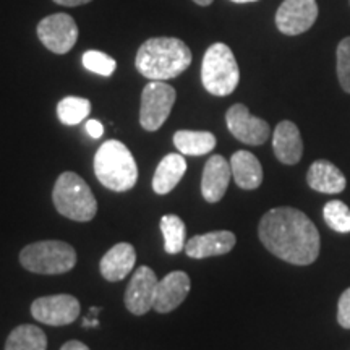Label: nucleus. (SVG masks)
I'll return each instance as SVG.
<instances>
[{"instance_id":"cd10ccee","label":"nucleus","mask_w":350,"mask_h":350,"mask_svg":"<svg viewBox=\"0 0 350 350\" xmlns=\"http://www.w3.org/2000/svg\"><path fill=\"white\" fill-rule=\"evenodd\" d=\"M338 323L345 329H350V287L340 295L338 305Z\"/></svg>"},{"instance_id":"72a5a7b5","label":"nucleus","mask_w":350,"mask_h":350,"mask_svg":"<svg viewBox=\"0 0 350 350\" xmlns=\"http://www.w3.org/2000/svg\"><path fill=\"white\" fill-rule=\"evenodd\" d=\"M235 3H248V2H256V0H232Z\"/></svg>"},{"instance_id":"b1692460","label":"nucleus","mask_w":350,"mask_h":350,"mask_svg":"<svg viewBox=\"0 0 350 350\" xmlns=\"http://www.w3.org/2000/svg\"><path fill=\"white\" fill-rule=\"evenodd\" d=\"M91 103L78 96H67L57 104V116L64 125H78L90 116Z\"/></svg>"},{"instance_id":"f03ea898","label":"nucleus","mask_w":350,"mask_h":350,"mask_svg":"<svg viewBox=\"0 0 350 350\" xmlns=\"http://www.w3.org/2000/svg\"><path fill=\"white\" fill-rule=\"evenodd\" d=\"M135 64L148 80L165 81L177 78L190 67L191 52L182 39L151 38L139 46Z\"/></svg>"},{"instance_id":"412c9836","label":"nucleus","mask_w":350,"mask_h":350,"mask_svg":"<svg viewBox=\"0 0 350 350\" xmlns=\"http://www.w3.org/2000/svg\"><path fill=\"white\" fill-rule=\"evenodd\" d=\"M216 137L211 131L178 130L174 133V144L185 156H203L216 148Z\"/></svg>"},{"instance_id":"473e14b6","label":"nucleus","mask_w":350,"mask_h":350,"mask_svg":"<svg viewBox=\"0 0 350 350\" xmlns=\"http://www.w3.org/2000/svg\"><path fill=\"white\" fill-rule=\"evenodd\" d=\"M193 2L196 3V5H201V7H208L211 5L213 0H193Z\"/></svg>"},{"instance_id":"f3484780","label":"nucleus","mask_w":350,"mask_h":350,"mask_svg":"<svg viewBox=\"0 0 350 350\" xmlns=\"http://www.w3.org/2000/svg\"><path fill=\"white\" fill-rule=\"evenodd\" d=\"M274 154L282 164L294 165L304 154V142L299 126L291 120H282L278 124L273 135Z\"/></svg>"},{"instance_id":"ddd939ff","label":"nucleus","mask_w":350,"mask_h":350,"mask_svg":"<svg viewBox=\"0 0 350 350\" xmlns=\"http://www.w3.org/2000/svg\"><path fill=\"white\" fill-rule=\"evenodd\" d=\"M190 275L183 273V271H172V273L164 275V279L157 282L152 308L157 313L174 312L177 306L183 304L187 295L190 294Z\"/></svg>"},{"instance_id":"9d476101","label":"nucleus","mask_w":350,"mask_h":350,"mask_svg":"<svg viewBox=\"0 0 350 350\" xmlns=\"http://www.w3.org/2000/svg\"><path fill=\"white\" fill-rule=\"evenodd\" d=\"M317 18V0H284L275 13V26L287 36H299L308 31Z\"/></svg>"},{"instance_id":"1a4fd4ad","label":"nucleus","mask_w":350,"mask_h":350,"mask_svg":"<svg viewBox=\"0 0 350 350\" xmlns=\"http://www.w3.org/2000/svg\"><path fill=\"white\" fill-rule=\"evenodd\" d=\"M80 301L68 294L39 297L31 304V317L47 326L72 325L80 317Z\"/></svg>"},{"instance_id":"2f4dec72","label":"nucleus","mask_w":350,"mask_h":350,"mask_svg":"<svg viewBox=\"0 0 350 350\" xmlns=\"http://www.w3.org/2000/svg\"><path fill=\"white\" fill-rule=\"evenodd\" d=\"M98 325H99L98 319H91V318L83 319V326H85V327H96Z\"/></svg>"},{"instance_id":"0eeeda50","label":"nucleus","mask_w":350,"mask_h":350,"mask_svg":"<svg viewBox=\"0 0 350 350\" xmlns=\"http://www.w3.org/2000/svg\"><path fill=\"white\" fill-rule=\"evenodd\" d=\"M177 93L167 83L150 81L142 93L139 124L146 131H156L164 125L172 111Z\"/></svg>"},{"instance_id":"6e6552de","label":"nucleus","mask_w":350,"mask_h":350,"mask_svg":"<svg viewBox=\"0 0 350 350\" xmlns=\"http://www.w3.org/2000/svg\"><path fill=\"white\" fill-rule=\"evenodd\" d=\"M38 38L44 47L64 55L73 49L78 39V26L68 13H54L39 21Z\"/></svg>"},{"instance_id":"9b49d317","label":"nucleus","mask_w":350,"mask_h":350,"mask_svg":"<svg viewBox=\"0 0 350 350\" xmlns=\"http://www.w3.org/2000/svg\"><path fill=\"white\" fill-rule=\"evenodd\" d=\"M226 122L227 129L239 142L252 146H260L268 142L271 133L268 122L252 116L243 104H234L226 113Z\"/></svg>"},{"instance_id":"f8f14e48","label":"nucleus","mask_w":350,"mask_h":350,"mask_svg":"<svg viewBox=\"0 0 350 350\" xmlns=\"http://www.w3.org/2000/svg\"><path fill=\"white\" fill-rule=\"evenodd\" d=\"M159 279L150 266H139L131 275L125 291V306L131 314L143 317L152 308L156 295V287Z\"/></svg>"},{"instance_id":"7c9ffc66","label":"nucleus","mask_w":350,"mask_h":350,"mask_svg":"<svg viewBox=\"0 0 350 350\" xmlns=\"http://www.w3.org/2000/svg\"><path fill=\"white\" fill-rule=\"evenodd\" d=\"M54 2L64 7H80V5H85V3L93 2V0H54Z\"/></svg>"},{"instance_id":"20e7f679","label":"nucleus","mask_w":350,"mask_h":350,"mask_svg":"<svg viewBox=\"0 0 350 350\" xmlns=\"http://www.w3.org/2000/svg\"><path fill=\"white\" fill-rule=\"evenodd\" d=\"M54 206L62 216L77 222H88L98 213V201L80 175L64 172L57 178L52 190Z\"/></svg>"},{"instance_id":"bb28decb","label":"nucleus","mask_w":350,"mask_h":350,"mask_svg":"<svg viewBox=\"0 0 350 350\" xmlns=\"http://www.w3.org/2000/svg\"><path fill=\"white\" fill-rule=\"evenodd\" d=\"M338 78L342 90L350 94V36L338 46Z\"/></svg>"},{"instance_id":"c85d7f7f","label":"nucleus","mask_w":350,"mask_h":350,"mask_svg":"<svg viewBox=\"0 0 350 350\" xmlns=\"http://www.w3.org/2000/svg\"><path fill=\"white\" fill-rule=\"evenodd\" d=\"M86 131H88V133H90L91 138L99 139L104 135V126H103V124H100L99 120L91 119V120L86 122Z\"/></svg>"},{"instance_id":"6ab92c4d","label":"nucleus","mask_w":350,"mask_h":350,"mask_svg":"<svg viewBox=\"0 0 350 350\" xmlns=\"http://www.w3.org/2000/svg\"><path fill=\"white\" fill-rule=\"evenodd\" d=\"M187 172V161L182 154L170 152L161 159L157 165L154 177H152V190L157 195H167L178 185L182 177Z\"/></svg>"},{"instance_id":"aec40b11","label":"nucleus","mask_w":350,"mask_h":350,"mask_svg":"<svg viewBox=\"0 0 350 350\" xmlns=\"http://www.w3.org/2000/svg\"><path fill=\"white\" fill-rule=\"evenodd\" d=\"M232 177L243 190H255L262 182V167L250 151H237L230 157Z\"/></svg>"},{"instance_id":"c756f323","label":"nucleus","mask_w":350,"mask_h":350,"mask_svg":"<svg viewBox=\"0 0 350 350\" xmlns=\"http://www.w3.org/2000/svg\"><path fill=\"white\" fill-rule=\"evenodd\" d=\"M60 350H90L86 344L80 342V340H68V342H65L62 345V349Z\"/></svg>"},{"instance_id":"423d86ee","label":"nucleus","mask_w":350,"mask_h":350,"mask_svg":"<svg viewBox=\"0 0 350 350\" xmlns=\"http://www.w3.org/2000/svg\"><path fill=\"white\" fill-rule=\"evenodd\" d=\"M20 262L34 274H64L77 265V252L62 240H42L26 245L20 253Z\"/></svg>"},{"instance_id":"2eb2a0df","label":"nucleus","mask_w":350,"mask_h":350,"mask_svg":"<svg viewBox=\"0 0 350 350\" xmlns=\"http://www.w3.org/2000/svg\"><path fill=\"white\" fill-rule=\"evenodd\" d=\"M235 242H237V239H235L234 232L214 230L191 237L185 245V253L195 260L221 256L229 253L235 247Z\"/></svg>"},{"instance_id":"7ed1b4c3","label":"nucleus","mask_w":350,"mask_h":350,"mask_svg":"<svg viewBox=\"0 0 350 350\" xmlns=\"http://www.w3.org/2000/svg\"><path fill=\"white\" fill-rule=\"evenodd\" d=\"M98 180L112 191H129L138 180V167L129 148L119 139H109L94 156Z\"/></svg>"},{"instance_id":"4be33fe9","label":"nucleus","mask_w":350,"mask_h":350,"mask_svg":"<svg viewBox=\"0 0 350 350\" xmlns=\"http://www.w3.org/2000/svg\"><path fill=\"white\" fill-rule=\"evenodd\" d=\"M5 350H47V338L34 325L16 326L7 338Z\"/></svg>"},{"instance_id":"dca6fc26","label":"nucleus","mask_w":350,"mask_h":350,"mask_svg":"<svg viewBox=\"0 0 350 350\" xmlns=\"http://www.w3.org/2000/svg\"><path fill=\"white\" fill-rule=\"evenodd\" d=\"M137 262V252L133 245L122 242L113 245L106 255L100 258L99 269L103 278L109 282H119L125 279L135 268Z\"/></svg>"},{"instance_id":"a878e982","label":"nucleus","mask_w":350,"mask_h":350,"mask_svg":"<svg viewBox=\"0 0 350 350\" xmlns=\"http://www.w3.org/2000/svg\"><path fill=\"white\" fill-rule=\"evenodd\" d=\"M83 65L86 70L100 77H111L117 68V62L111 55L100 51H88L83 54Z\"/></svg>"},{"instance_id":"39448f33","label":"nucleus","mask_w":350,"mask_h":350,"mask_svg":"<svg viewBox=\"0 0 350 350\" xmlns=\"http://www.w3.org/2000/svg\"><path fill=\"white\" fill-rule=\"evenodd\" d=\"M201 81L204 90L213 96L234 93L240 81V70L229 46L216 42L208 47L201 64Z\"/></svg>"},{"instance_id":"4468645a","label":"nucleus","mask_w":350,"mask_h":350,"mask_svg":"<svg viewBox=\"0 0 350 350\" xmlns=\"http://www.w3.org/2000/svg\"><path fill=\"white\" fill-rule=\"evenodd\" d=\"M232 177L230 163L224 156L216 154L208 159L201 177V195L208 203H217L224 198Z\"/></svg>"},{"instance_id":"393cba45","label":"nucleus","mask_w":350,"mask_h":350,"mask_svg":"<svg viewBox=\"0 0 350 350\" xmlns=\"http://www.w3.org/2000/svg\"><path fill=\"white\" fill-rule=\"evenodd\" d=\"M323 217L332 230L339 234L350 232V208L339 200H332L323 208Z\"/></svg>"},{"instance_id":"f257e3e1","label":"nucleus","mask_w":350,"mask_h":350,"mask_svg":"<svg viewBox=\"0 0 350 350\" xmlns=\"http://www.w3.org/2000/svg\"><path fill=\"white\" fill-rule=\"evenodd\" d=\"M258 235L266 250L279 260L297 266L317 261L319 255V232L305 213L295 208H274L261 217Z\"/></svg>"},{"instance_id":"5701e85b","label":"nucleus","mask_w":350,"mask_h":350,"mask_svg":"<svg viewBox=\"0 0 350 350\" xmlns=\"http://www.w3.org/2000/svg\"><path fill=\"white\" fill-rule=\"evenodd\" d=\"M159 226L164 235V248L169 255H177L185 250L187 227L177 214H165L161 219Z\"/></svg>"},{"instance_id":"a211bd4d","label":"nucleus","mask_w":350,"mask_h":350,"mask_svg":"<svg viewBox=\"0 0 350 350\" xmlns=\"http://www.w3.org/2000/svg\"><path fill=\"white\" fill-rule=\"evenodd\" d=\"M306 182L313 190L326 195H338L344 191L347 180L339 167L326 159H318L310 165Z\"/></svg>"}]
</instances>
